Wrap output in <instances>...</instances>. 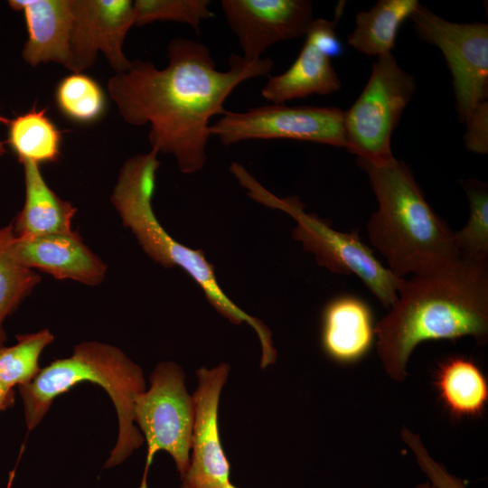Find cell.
Returning a JSON list of instances; mask_svg holds the SVG:
<instances>
[{"instance_id":"18","label":"cell","mask_w":488,"mask_h":488,"mask_svg":"<svg viewBox=\"0 0 488 488\" xmlns=\"http://www.w3.org/2000/svg\"><path fill=\"white\" fill-rule=\"evenodd\" d=\"M23 166L25 196L22 210L13 221L18 238H33L72 231L77 209L60 198L46 183L39 165L30 162Z\"/></svg>"},{"instance_id":"11","label":"cell","mask_w":488,"mask_h":488,"mask_svg":"<svg viewBox=\"0 0 488 488\" xmlns=\"http://www.w3.org/2000/svg\"><path fill=\"white\" fill-rule=\"evenodd\" d=\"M230 365L197 370L198 387L192 395L194 419L192 449L186 472L180 476V488H224L230 481V465L221 443L218 413L221 393Z\"/></svg>"},{"instance_id":"19","label":"cell","mask_w":488,"mask_h":488,"mask_svg":"<svg viewBox=\"0 0 488 488\" xmlns=\"http://www.w3.org/2000/svg\"><path fill=\"white\" fill-rule=\"evenodd\" d=\"M438 398L455 419L482 416L488 401V383L480 367L463 356L442 361L435 376Z\"/></svg>"},{"instance_id":"9","label":"cell","mask_w":488,"mask_h":488,"mask_svg":"<svg viewBox=\"0 0 488 488\" xmlns=\"http://www.w3.org/2000/svg\"><path fill=\"white\" fill-rule=\"evenodd\" d=\"M224 145L248 140L292 139L347 150L343 111L335 107L287 106L285 103L226 111L209 127Z\"/></svg>"},{"instance_id":"1","label":"cell","mask_w":488,"mask_h":488,"mask_svg":"<svg viewBox=\"0 0 488 488\" xmlns=\"http://www.w3.org/2000/svg\"><path fill=\"white\" fill-rule=\"evenodd\" d=\"M167 58L163 69L150 61H131L108 80V91L124 121L149 124L152 149L173 155L179 170L191 174L205 164L210 120L227 111L224 103L240 83L268 76L274 61L232 53L229 69L220 70L209 47L187 38L172 40Z\"/></svg>"},{"instance_id":"26","label":"cell","mask_w":488,"mask_h":488,"mask_svg":"<svg viewBox=\"0 0 488 488\" xmlns=\"http://www.w3.org/2000/svg\"><path fill=\"white\" fill-rule=\"evenodd\" d=\"M211 3L210 0H136L133 2L135 25L172 21L187 23L199 32L202 23L213 16Z\"/></svg>"},{"instance_id":"17","label":"cell","mask_w":488,"mask_h":488,"mask_svg":"<svg viewBox=\"0 0 488 488\" xmlns=\"http://www.w3.org/2000/svg\"><path fill=\"white\" fill-rule=\"evenodd\" d=\"M375 325L370 306L353 296L329 301L322 313L321 345L325 355L340 364H352L370 352Z\"/></svg>"},{"instance_id":"2","label":"cell","mask_w":488,"mask_h":488,"mask_svg":"<svg viewBox=\"0 0 488 488\" xmlns=\"http://www.w3.org/2000/svg\"><path fill=\"white\" fill-rule=\"evenodd\" d=\"M389 313L375 325L377 351L386 373L401 382L418 344L429 340L488 337V266L461 260L403 281Z\"/></svg>"},{"instance_id":"4","label":"cell","mask_w":488,"mask_h":488,"mask_svg":"<svg viewBox=\"0 0 488 488\" xmlns=\"http://www.w3.org/2000/svg\"><path fill=\"white\" fill-rule=\"evenodd\" d=\"M158 153L129 157L122 165L110 201L125 227L130 229L143 250L164 267L178 266L187 272L204 293L208 302L234 324L247 323L257 333L262 350L260 368L275 363L277 350L272 333L259 319L238 307L221 290L211 264L201 249L176 241L162 227L152 208L156 172L161 164Z\"/></svg>"},{"instance_id":"27","label":"cell","mask_w":488,"mask_h":488,"mask_svg":"<svg viewBox=\"0 0 488 488\" xmlns=\"http://www.w3.org/2000/svg\"><path fill=\"white\" fill-rule=\"evenodd\" d=\"M400 436L414 453L418 466L435 488H466L461 479L452 475L443 465L430 456L418 435L403 427Z\"/></svg>"},{"instance_id":"30","label":"cell","mask_w":488,"mask_h":488,"mask_svg":"<svg viewBox=\"0 0 488 488\" xmlns=\"http://www.w3.org/2000/svg\"><path fill=\"white\" fill-rule=\"evenodd\" d=\"M415 488H435L430 483L418 484Z\"/></svg>"},{"instance_id":"28","label":"cell","mask_w":488,"mask_h":488,"mask_svg":"<svg viewBox=\"0 0 488 488\" xmlns=\"http://www.w3.org/2000/svg\"><path fill=\"white\" fill-rule=\"evenodd\" d=\"M488 103L483 102L472 114L465 123L467 126L465 136L466 146L469 150L480 154H486L487 142V117Z\"/></svg>"},{"instance_id":"7","label":"cell","mask_w":488,"mask_h":488,"mask_svg":"<svg viewBox=\"0 0 488 488\" xmlns=\"http://www.w3.org/2000/svg\"><path fill=\"white\" fill-rule=\"evenodd\" d=\"M415 89L414 77L392 53L378 57L363 90L343 111L347 150L375 164L393 160L391 136Z\"/></svg>"},{"instance_id":"23","label":"cell","mask_w":488,"mask_h":488,"mask_svg":"<svg viewBox=\"0 0 488 488\" xmlns=\"http://www.w3.org/2000/svg\"><path fill=\"white\" fill-rule=\"evenodd\" d=\"M16 339L15 344L0 347V383L9 390L29 383L38 374L40 355L54 337L43 329Z\"/></svg>"},{"instance_id":"32","label":"cell","mask_w":488,"mask_h":488,"mask_svg":"<svg viewBox=\"0 0 488 488\" xmlns=\"http://www.w3.org/2000/svg\"><path fill=\"white\" fill-rule=\"evenodd\" d=\"M224 488H237L231 483H229Z\"/></svg>"},{"instance_id":"24","label":"cell","mask_w":488,"mask_h":488,"mask_svg":"<svg viewBox=\"0 0 488 488\" xmlns=\"http://www.w3.org/2000/svg\"><path fill=\"white\" fill-rule=\"evenodd\" d=\"M464 188L469 202V218L463 229L454 232L455 245L464 260L487 263V185L479 180L469 179L465 183Z\"/></svg>"},{"instance_id":"13","label":"cell","mask_w":488,"mask_h":488,"mask_svg":"<svg viewBox=\"0 0 488 488\" xmlns=\"http://www.w3.org/2000/svg\"><path fill=\"white\" fill-rule=\"evenodd\" d=\"M221 7L247 61L271 45L306 34L313 18L308 0H222Z\"/></svg>"},{"instance_id":"5","label":"cell","mask_w":488,"mask_h":488,"mask_svg":"<svg viewBox=\"0 0 488 488\" xmlns=\"http://www.w3.org/2000/svg\"><path fill=\"white\" fill-rule=\"evenodd\" d=\"M83 381L103 388L115 406L118 436L104 467L118 465L145 442L134 425V402L145 390V380L142 369L116 346L81 343L70 357L53 361L18 387L27 429L39 425L57 397Z\"/></svg>"},{"instance_id":"22","label":"cell","mask_w":488,"mask_h":488,"mask_svg":"<svg viewBox=\"0 0 488 488\" xmlns=\"http://www.w3.org/2000/svg\"><path fill=\"white\" fill-rule=\"evenodd\" d=\"M14 223L0 228V347L6 342L4 328L11 315L41 281L34 270L22 265L13 252Z\"/></svg>"},{"instance_id":"14","label":"cell","mask_w":488,"mask_h":488,"mask_svg":"<svg viewBox=\"0 0 488 488\" xmlns=\"http://www.w3.org/2000/svg\"><path fill=\"white\" fill-rule=\"evenodd\" d=\"M333 22L314 19L304 45L293 64L283 73L269 76L261 96L275 104L310 95H328L338 91L341 80L332 58L343 52Z\"/></svg>"},{"instance_id":"6","label":"cell","mask_w":488,"mask_h":488,"mask_svg":"<svg viewBox=\"0 0 488 488\" xmlns=\"http://www.w3.org/2000/svg\"><path fill=\"white\" fill-rule=\"evenodd\" d=\"M230 169L251 199L295 219L293 238L315 256L319 266L333 273L355 275L385 308H390L397 300L403 277L395 276L380 263L357 230L347 233L333 229L330 222L305 212L298 198H279L267 191L238 163H232Z\"/></svg>"},{"instance_id":"29","label":"cell","mask_w":488,"mask_h":488,"mask_svg":"<svg viewBox=\"0 0 488 488\" xmlns=\"http://www.w3.org/2000/svg\"><path fill=\"white\" fill-rule=\"evenodd\" d=\"M14 403V390H9L0 383V412L12 407Z\"/></svg>"},{"instance_id":"21","label":"cell","mask_w":488,"mask_h":488,"mask_svg":"<svg viewBox=\"0 0 488 488\" xmlns=\"http://www.w3.org/2000/svg\"><path fill=\"white\" fill-rule=\"evenodd\" d=\"M0 122L7 126L6 143L17 155L19 163L36 164L56 162L61 155V132L46 115V108L29 111L7 118L0 115Z\"/></svg>"},{"instance_id":"12","label":"cell","mask_w":488,"mask_h":488,"mask_svg":"<svg viewBox=\"0 0 488 488\" xmlns=\"http://www.w3.org/2000/svg\"><path fill=\"white\" fill-rule=\"evenodd\" d=\"M73 22L69 70L80 73L90 68L100 52L116 73L131 65L123 52L129 29L135 25L130 0H72Z\"/></svg>"},{"instance_id":"16","label":"cell","mask_w":488,"mask_h":488,"mask_svg":"<svg viewBox=\"0 0 488 488\" xmlns=\"http://www.w3.org/2000/svg\"><path fill=\"white\" fill-rule=\"evenodd\" d=\"M8 5L24 15L28 38L22 50L23 61L31 67L56 62L69 69L72 0H9Z\"/></svg>"},{"instance_id":"25","label":"cell","mask_w":488,"mask_h":488,"mask_svg":"<svg viewBox=\"0 0 488 488\" xmlns=\"http://www.w3.org/2000/svg\"><path fill=\"white\" fill-rule=\"evenodd\" d=\"M60 110L81 123L97 120L104 113L106 97L99 84L89 76L73 73L59 83L55 92Z\"/></svg>"},{"instance_id":"8","label":"cell","mask_w":488,"mask_h":488,"mask_svg":"<svg viewBox=\"0 0 488 488\" xmlns=\"http://www.w3.org/2000/svg\"><path fill=\"white\" fill-rule=\"evenodd\" d=\"M184 379L179 365L161 362L150 375V388L135 399L134 421L147 443L146 465L140 488H146L147 470L158 451H165L173 457L180 476L188 469L194 408Z\"/></svg>"},{"instance_id":"3","label":"cell","mask_w":488,"mask_h":488,"mask_svg":"<svg viewBox=\"0 0 488 488\" xmlns=\"http://www.w3.org/2000/svg\"><path fill=\"white\" fill-rule=\"evenodd\" d=\"M356 160L379 205L367 224L370 240L395 276L434 272L463 260L454 232L427 203L408 165L396 158Z\"/></svg>"},{"instance_id":"20","label":"cell","mask_w":488,"mask_h":488,"mask_svg":"<svg viewBox=\"0 0 488 488\" xmlns=\"http://www.w3.org/2000/svg\"><path fill=\"white\" fill-rule=\"evenodd\" d=\"M418 5L417 0H380L369 10L359 12L349 45L377 58L391 53L400 24Z\"/></svg>"},{"instance_id":"31","label":"cell","mask_w":488,"mask_h":488,"mask_svg":"<svg viewBox=\"0 0 488 488\" xmlns=\"http://www.w3.org/2000/svg\"><path fill=\"white\" fill-rule=\"evenodd\" d=\"M6 154V149L5 147L4 142L0 138V156H3Z\"/></svg>"},{"instance_id":"10","label":"cell","mask_w":488,"mask_h":488,"mask_svg":"<svg viewBox=\"0 0 488 488\" xmlns=\"http://www.w3.org/2000/svg\"><path fill=\"white\" fill-rule=\"evenodd\" d=\"M419 36L436 45L452 73L461 122L488 98V25L445 20L418 5L409 17Z\"/></svg>"},{"instance_id":"15","label":"cell","mask_w":488,"mask_h":488,"mask_svg":"<svg viewBox=\"0 0 488 488\" xmlns=\"http://www.w3.org/2000/svg\"><path fill=\"white\" fill-rule=\"evenodd\" d=\"M13 252L24 267L41 270L57 279L97 286L107 273L106 264L74 230L33 238L15 236Z\"/></svg>"}]
</instances>
